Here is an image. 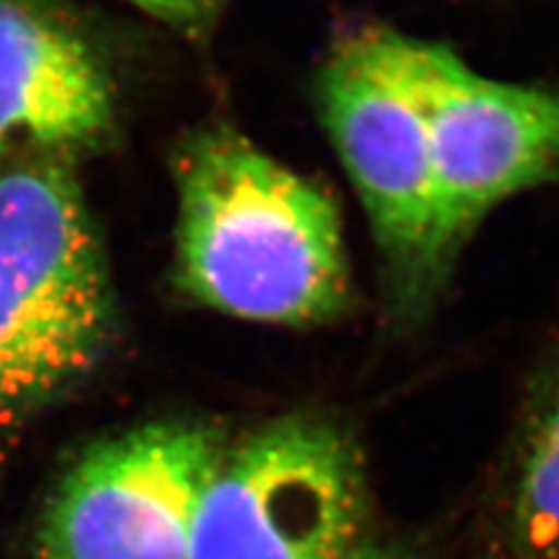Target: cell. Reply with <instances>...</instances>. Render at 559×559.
<instances>
[{
	"instance_id": "6da1fadb",
	"label": "cell",
	"mask_w": 559,
	"mask_h": 559,
	"mask_svg": "<svg viewBox=\"0 0 559 559\" xmlns=\"http://www.w3.org/2000/svg\"><path fill=\"white\" fill-rule=\"evenodd\" d=\"M173 168L175 283L191 301L289 329L353 310L345 226L329 189L226 127L189 135Z\"/></svg>"
},
{
	"instance_id": "7a4b0ae2",
	"label": "cell",
	"mask_w": 559,
	"mask_h": 559,
	"mask_svg": "<svg viewBox=\"0 0 559 559\" xmlns=\"http://www.w3.org/2000/svg\"><path fill=\"white\" fill-rule=\"evenodd\" d=\"M411 43L390 26L353 28L331 45L314 84L322 127L371 226L384 314L406 331L431 318L457 269L443 242Z\"/></svg>"
},
{
	"instance_id": "3957f363",
	"label": "cell",
	"mask_w": 559,
	"mask_h": 559,
	"mask_svg": "<svg viewBox=\"0 0 559 559\" xmlns=\"http://www.w3.org/2000/svg\"><path fill=\"white\" fill-rule=\"evenodd\" d=\"M108 261L66 156L0 168V423L57 401L108 349Z\"/></svg>"
},
{
	"instance_id": "277c9868",
	"label": "cell",
	"mask_w": 559,
	"mask_h": 559,
	"mask_svg": "<svg viewBox=\"0 0 559 559\" xmlns=\"http://www.w3.org/2000/svg\"><path fill=\"white\" fill-rule=\"evenodd\" d=\"M371 530L369 464L353 425L292 411L226 448L189 559H349Z\"/></svg>"
},
{
	"instance_id": "5b68a950",
	"label": "cell",
	"mask_w": 559,
	"mask_h": 559,
	"mask_svg": "<svg viewBox=\"0 0 559 559\" xmlns=\"http://www.w3.org/2000/svg\"><path fill=\"white\" fill-rule=\"evenodd\" d=\"M217 431L162 419L110 436L70 466L38 532L40 559H189L226 454Z\"/></svg>"
},
{
	"instance_id": "8992f818",
	"label": "cell",
	"mask_w": 559,
	"mask_h": 559,
	"mask_svg": "<svg viewBox=\"0 0 559 559\" xmlns=\"http://www.w3.org/2000/svg\"><path fill=\"white\" fill-rule=\"evenodd\" d=\"M431 140L441 231L460 264L485 217L520 191L559 180V90L499 82L439 43H411Z\"/></svg>"
},
{
	"instance_id": "52a82bcc",
	"label": "cell",
	"mask_w": 559,
	"mask_h": 559,
	"mask_svg": "<svg viewBox=\"0 0 559 559\" xmlns=\"http://www.w3.org/2000/svg\"><path fill=\"white\" fill-rule=\"evenodd\" d=\"M108 68L49 0H0V154L103 145L115 131Z\"/></svg>"
},
{
	"instance_id": "ba28073f",
	"label": "cell",
	"mask_w": 559,
	"mask_h": 559,
	"mask_svg": "<svg viewBox=\"0 0 559 559\" xmlns=\"http://www.w3.org/2000/svg\"><path fill=\"white\" fill-rule=\"evenodd\" d=\"M492 559H559V343L524 399L489 513Z\"/></svg>"
},
{
	"instance_id": "9c48e42d",
	"label": "cell",
	"mask_w": 559,
	"mask_h": 559,
	"mask_svg": "<svg viewBox=\"0 0 559 559\" xmlns=\"http://www.w3.org/2000/svg\"><path fill=\"white\" fill-rule=\"evenodd\" d=\"M187 38H203L222 20L229 0H127Z\"/></svg>"
},
{
	"instance_id": "30bf717a",
	"label": "cell",
	"mask_w": 559,
	"mask_h": 559,
	"mask_svg": "<svg viewBox=\"0 0 559 559\" xmlns=\"http://www.w3.org/2000/svg\"><path fill=\"white\" fill-rule=\"evenodd\" d=\"M349 559H429V557L404 538H396L392 534H378L376 530H371L364 536V540Z\"/></svg>"
}]
</instances>
